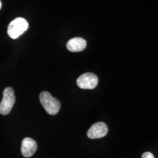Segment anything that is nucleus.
I'll use <instances>...</instances> for the list:
<instances>
[{
	"instance_id": "9",
	"label": "nucleus",
	"mask_w": 158,
	"mask_h": 158,
	"mask_svg": "<svg viewBox=\"0 0 158 158\" xmlns=\"http://www.w3.org/2000/svg\"><path fill=\"white\" fill-rule=\"evenodd\" d=\"M1 8H2V2L1 0H0V10H1Z\"/></svg>"
},
{
	"instance_id": "5",
	"label": "nucleus",
	"mask_w": 158,
	"mask_h": 158,
	"mask_svg": "<svg viewBox=\"0 0 158 158\" xmlns=\"http://www.w3.org/2000/svg\"><path fill=\"white\" fill-rule=\"evenodd\" d=\"M108 132V126L104 122H97L89 129L87 136L91 139H97L105 137Z\"/></svg>"
},
{
	"instance_id": "6",
	"label": "nucleus",
	"mask_w": 158,
	"mask_h": 158,
	"mask_svg": "<svg viewBox=\"0 0 158 158\" xmlns=\"http://www.w3.org/2000/svg\"><path fill=\"white\" fill-rule=\"evenodd\" d=\"M37 144L34 139L25 138L21 143V154L23 157H30L36 152Z\"/></svg>"
},
{
	"instance_id": "8",
	"label": "nucleus",
	"mask_w": 158,
	"mask_h": 158,
	"mask_svg": "<svg viewBox=\"0 0 158 158\" xmlns=\"http://www.w3.org/2000/svg\"><path fill=\"white\" fill-rule=\"evenodd\" d=\"M142 158H155V157L152 153L147 152H144L143 155H142Z\"/></svg>"
},
{
	"instance_id": "7",
	"label": "nucleus",
	"mask_w": 158,
	"mask_h": 158,
	"mask_svg": "<svg viewBox=\"0 0 158 158\" xmlns=\"http://www.w3.org/2000/svg\"><path fill=\"white\" fill-rule=\"evenodd\" d=\"M86 47V41L81 37H74L67 43V48L71 52H80Z\"/></svg>"
},
{
	"instance_id": "2",
	"label": "nucleus",
	"mask_w": 158,
	"mask_h": 158,
	"mask_svg": "<svg viewBox=\"0 0 158 158\" xmlns=\"http://www.w3.org/2000/svg\"><path fill=\"white\" fill-rule=\"evenodd\" d=\"M29 28L27 21L23 18H17L12 21L7 28V34L12 39H17Z\"/></svg>"
},
{
	"instance_id": "1",
	"label": "nucleus",
	"mask_w": 158,
	"mask_h": 158,
	"mask_svg": "<svg viewBox=\"0 0 158 158\" xmlns=\"http://www.w3.org/2000/svg\"><path fill=\"white\" fill-rule=\"evenodd\" d=\"M41 105L50 115H56L61 108L60 102L48 92H43L40 94Z\"/></svg>"
},
{
	"instance_id": "3",
	"label": "nucleus",
	"mask_w": 158,
	"mask_h": 158,
	"mask_svg": "<svg viewBox=\"0 0 158 158\" xmlns=\"http://www.w3.org/2000/svg\"><path fill=\"white\" fill-rule=\"evenodd\" d=\"M15 102L14 90L12 87H7L3 92V98L0 102V114L7 115L11 111Z\"/></svg>"
},
{
	"instance_id": "4",
	"label": "nucleus",
	"mask_w": 158,
	"mask_h": 158,
	"mask_svg": "<svg viewBox=\"0 0 158 158\" xmlns=\"http://www.w3.org/2000/svg\"><path fill=\"white\" fill-rule=\"evenodd\" d=\"M98 78L92 73L82 74L77 79V85L83 89H93L98 86Z\"/></svg>"
}]
</instances>
